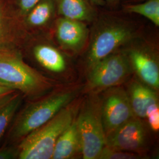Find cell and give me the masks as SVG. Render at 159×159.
Instances as JSON below:
<instances>
[{"label": "cell", "mask_w": 159, "mask_h": 159, "mask_svg": "<svg viewBox=\"0 0 159 159\" xmlns=\"http://www.w3.org/2000/svg\"><path fill=\"white\" fill-rule=\"evenodd\" d=\"M129 15L121 10L99 9L91 23L87 46L86 61L89 68L139 36V24Z\"/></svg>", "instance_id": "6da1fadb"}, {"label": "cell", "mask_w": 159, "mask_h": 159, "mask_svg": "<svg viewBox=\"0 0 159 159\" xmlns=\"http://www.w3.org/2000/svg\"><path fill=\"white\" fill-rule=\"evenodd\" d=\"M0 83L30 97L51 86L48 80L25 63L21 48L15 46L0 49Z\"/></svg>", "instance_id": "7a4b0ae2"}, {"label": "cell", "mask_w": 159, "mask_h": 159, "mask_svg": "<svg viewBox=\"0 0 159 159\" xmlns=\"http://www.w3.org/2000/svg\"><path fill=\"white\" fill-rule=\"evenodd\" d=\"M74 97L72 91L56 93L29 103L20 111L18 110L6 132L8 143L16 146L30 133L45 124L66 107Z\"/></svg>", "instance_id": "3957f363"}, {"label": "cell", "mask_w": 159, "mask_h": 159, "mask_svg": "<svg viewBox=\"0 0 159 159\" xmlns=\"http://www.w3.org/2000/svg\"><path fill=\"white\" fill-rule=\"evenodd\" d=\"M73 119L72 108L66 106L61 109L51 120L30 133L17 144V159H51L58 137Z\"/></svg>", "instance_id": "277c9868"}, {"label": "cell", "mask_w": 159, "mask_h": 159, "mask_svg": "<svg viewBox=\"0 0 159 159\" xmlns=\"http://www.w3.org/2000/svg\"><path fill=\"white\" fill-rule=\"evenodd\" d=\"M76 121L84 159H97L106 146V134L102 125L101 106L89 102L81 110Z\"/></svg>", "instance_id": "5b68a950"}, {"label": "cell", "mask_w": 159, "mask_h": 159, "mask_svg": "<svg viewBox=\"0 0 159 159\" xmlns=\"http://www.w3.org/2000/svg\"><path fill=\"white\" fill-rule=\"evenodd\" d=\"M130 72V63L123 50H118L104 58L90 68V87L106 89L119 84Z\"/></svg>", "instance_id": "8992f818"}, {"label": "cell", "mask_w": 159, "mask_h": 159, "mask_svg": "<svg viewBox=\"0 0 159 159\" xmlns=\"http://www.w3.org/2000/svg\"><path fill=\"white\" fill-rule=\"evenodd\" d=\"M88 24L79 20L57 16L50 35L64 51L78 53L87 46L90 29Z\"/></svg>", "instance_id": "52a82bcc"}, {"label": "cell", "mask_w": 159, "mask_h": 159, "mask_svg": "<svg viewBox=\"0 0 159 159\" xmlns=\"http://www.w3.org/2000/svg\"><path fill=\"white\" fill-rule=\"evenodd\" d=\"M136 38L123 46L125 49L123 51L139 77L148 85L158 89L159 66L154 51L152 47L137 41Z\"/></svg>", "instance_id": "ba28073f"}, {"label": "cell", "mask_w": 159, "mask_h": 159, "mask_svg": "<svg viewBox=\"0 0 159 159\" xmlns=\"http://www.w3.org/2000/svg\"><path fill=\"white\" fill-rule=\"evenodd\" d=\"M129 98L123 90L113 89L106 95L101 106L102 125L106 136L133 117Z\"/></svg>", "instance_id": "9c48e42d"}, {"label": "cell", "mask_w": 159, "mask_h": 159, "mask_svg": "<svg viewBox=\"0 0 159 159\" xmlns=\"http://www.w3.org/2000/svg\"><path fill=\"white\" fill-rule=\"evenodd\" d=\"M145 139L142 122L132 117L106 136V146L126 152L137 151L143 148Z\"/></svg>", "instance_id": "30bf717a"}, {"label": "cell", "mask_w": 159, "mask_h": 159, "mask_svg": "<svg viewBox=\"0 0 159 159\" xmlns=\"http://www.w3.org/2000/svg\"><path fill=\"white\" fill-rule=\"evenodd\" d=\"M28 35L10 0H4L0 5V49L10 46L21 48Z\"/></svg>", "instance_id": "8fae6325"}, {"label": "cell", "mask_w": 159, "mask_h": 159, "mask_svg": "<svg viewBox=\"0 0 159 159\" xmlns=\"http://www.w3.org/2000/svg\"><path fill=\"white\" fill-rule=\"evenodd\" d=\"M57 16L54 0H40L21 18L28 35L50 34Z\"/></svg>", "instance_id": "7c38bea8"}, {"label": "cell", "mask_w": 159, "mask_h": 159, "mask_svg": "<svg viewBox=\"0 0 159 159\" xmlns=\"http://www.w3.org/2000/svg\"><path fill=\"white\" fill-rule=\"evenodd\" d=\"M57 16L91 24L96 19L100 8L91 0H54Z\"/></svg>", "instance_id": "4fadbf2b"}, {"label": "cell", "mask_w": 159, "mask_h": 159, "mask_svg": "<svg viewBox=\"0 0 159 159\" xmlns=\"http://www.w3.org/2000/svg\"><path fill=\"white\" fill-rule=\"evenodd\" d=\"M78 152H81V141L76 121H73L58 137L51 159H70Z\"/></svg>", "instance_id": "5bb4252c"}, {"label": "cell", "mask_w": 159, "mask_h": 159, "mask_svg": "<svg viewBox=\"0 0 159 159\" xmlns=\"http://www.w3.org/2000/svg\"><path fill=\"white\" fill-rule=\"evenodd\" d=\"M133 114L142 118L146 117L148 108L157 103L155 93L149 87L139 83L131 85L129 97Z\"/></svg>", "instance_id": "9a60e30c"}, {"label": "cell", "mask_w": 159, "mask_h": 159, "mask_svg": "<svg viewBox=\"0 0 159 159\" xmlns=\"http://www.w3.org/2000/svg\"><path fill=\"white\" fill-rule=\"evenodd\" d=\"M121 11L143 16L156 27L159 26V0H146L140 3L121 5Z\"/></svg>", "instance_id": "2e32d148"}, {"label": "cell", "mask_w": 159, "mask_h": 159, "mask_svg": "<svg viewBox=\"0 0 159 159\" xmlns=\"http://www.w3.org/2000/svg\"><path fill=\"white\" fill-rule=\"evenodd\" d=\"M22 94L18 92L8 102L0 106V140L8 130L22 102Z\"/></svg>", "instance_id": "e0dca14e"}, {"label": "cell", "mask_w": 159, "mask_h": 159, "mask_svg": "<svg viewBox=\"0 0 159 159\" xmlns=\"http://www.w3.org/2000/svg\"><path fill=\"white\" fill-rule=\"evenodd\" d=\"M139 158V156L136 154L105 146L102 148L98 159H136Z\"/></svg>", "instance_id": "ac0fdd59"}, {"label": "cell", "mask_w": 159, "mask_h": 159, "mask_svg": "<svg viewBox=\"0 0 159 159\" xmlns=\"http://www.w3.org/2000/svg\"><path fill=\"white\" fill-rule=\"evenodd\" d=\"M40 0H10L18 16L22 18Z\"/></svg>", "instance_id": "d6986e66"}, {"label": "cell", "mask_w": 159, "mask_h": 159, "mask_svg": "<svg viewBox=\"0 0 159 159\" xmlns=\"http://www.w3.org/2000/svg\"><path fill=\"white\" fill-rule=\"evenodd\" d=\"M146 117H148L149 125L154 131L159 129V108L158 104L151 105L147 110Z\"/></svg>", "instance_id": "ffe728a7"}, {"label": "cell", "mask_w": 159, "mask_h": 159, "mask_svg": "<svg viewBox=\"0 0 159 159\" xmlns=\"http://www.w3.org/2000/svg\"><path fill=\"white\" fill-rule=\"evenodd\" d=\"M18 91L0 83V106L8 102Z\"/></svg>", "instance_id": "44dd1931"}, {"label": "cell", "mask_w": 159, "mask_h": 159, "mask_svg": "<svg viewBox=\"0 0 159 159\" xmlns=\"http://www.w3.org/2000/svg\"><path fill=\"white\" fill-rule=\"evenodd\" d=\"M17 159V151L16 146L10 145L0 148V159Z\"/></svg>", "instance_id": "7402d4cb"}, {"label": "cell", "mask_w": 159, "mask_h": 159, "mask_svg": "<svg viewBox=\"0 0 159 159\" xmlns=\"http://www.w3.org/2000/svg\"><path fill=\"white\" fill-rule=\"evenodd\" d=\"M105 1L106 7L110 9H115L120 4V0H105Z\"/></svg>", "instance_id": "603a6c76"}, {"label": "cell", "mask_w": 159, "mask_h": 159, "mask_svg": "<svg viewBox=\"0 0 159 159\" xmlns=\"http://www.w3.org/2000/svg\"><path fill=\"white\" fill-rule=\"evenodd\" d=\"M92 3L98 8H104L106 7L105 0H91Z\"/></svg>", "instance_id": "cb8c5ba5"}, {"label": "cell", "mask_w": 159, "mask_h": 159, "mask_svg": "<svg viewBox=\"0 0 159 159\" xmlns=\"http://www.w3.org/2000/svg\"><path fill=\"white\" fill-rule=\"evenodd\" d=\"M145 1H146V0H120V3H121L122 5L130 4H136V3L142 2Z\"/></svg>", "instance_id": "d4e9b609"}, {"label": "cell", "mask_w": 159, "mask_h": 159, "mask_svg": "<svg viewBox=\"0 0 159 159\" xmlns=\"http://www.w3.org/2000/svg\"><path fill=\"white\" fill-rule=\"evenodd\" d=\"M4 0H0V5L4 2Z\"/></svg>", "instance_id": "484cf974"}]
</instances>
